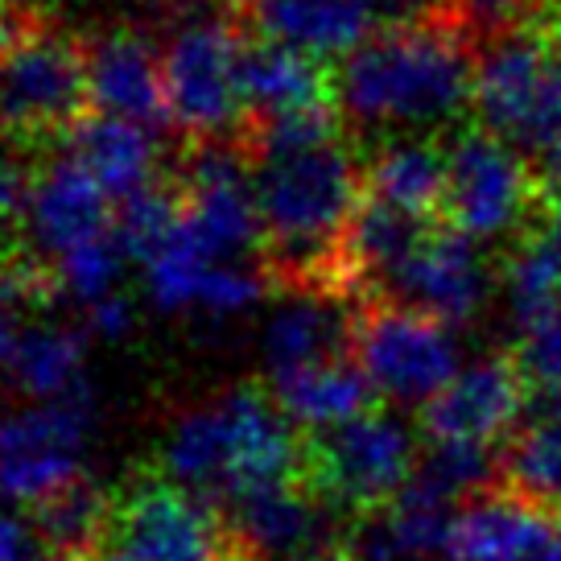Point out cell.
I'll return each instance as SVG.
<instances>
[{
    "instance_id": "obj_26",
    "label": "cell",
    "mask_w": 561,
    "mask_h": 561,
    "mask_svg": "<svg viewBox=\"0 0 561 561\" xmlns=\"http://www.w3.org/2000/svg\"><path fill=\"white\" fill-rule=\"evenodd\" d=\"M88 331L75 327H30L4 359V380L25 397V404L62 401L70 392L88 388Z\"/></svg>"
},
{
    "instance_id": "obj_35",
    "label": "cell",
    "mask_w": 561,
    "mask_h": 561,
    "mask_svg": "<svg viewBox=\"0 0 561 561\" xmlns=\"http://www.w3.org/2000/svg\"><path fill=\"white\" fill-rule=\"evenodd\" d=\"M133 322H137V306L124 298V294H112V298L95 301V306L83 310V327H88V334L104 339V343H121V339H128V334H133Z\"/></svg>"
},
{
    "instance_id": "obj_20",
    "label": "cell",
    "mask_w": 561,
    "mask_h": 561,
    "mask_svg": "<svg viewBox=\"0 0 561 561\" xmlns=\"http://www.w3.org/2000/svg\"><path fill=\"white\" fill-rule=\"evenodd\" d=\"M285 298L268 310L261 331V355L268 376L322 359H339L351 351L355 314L347 310L343 294L327 289H280Z\"/></svg>"
},
{
    "instance_id": "obj_18",
    "label": "cell",
    "mask_w": 561,
    "mask_h": 561,
    "mask_svg": "<svg viewBox=\"0 0 561 561\" xmlns=\"http://www.w3.org/2000/svg\"><path fill=\"white\" fill-rule=\"evenodd\" d=\"M244 30L261 42H277L306 58H351L380 34L368 0H236Z\"/></svg>"
},
{
    "instance_id": "obj_10",
    "label": "cell",
    "mask_w": 561,
    "mask_h": 561,
    "mask_svg": "<svg viewBox=\"0 0 561 561\" xmlns=\"http://www.w3.org/2000/svg\"><path fill=\"white\" fill-rule=\"evenodd\" d=\"M95 438V397L79 388L62 401L21 404L0 417V495L34 508L83 479V455Z\"/></svg>"
},
{
    "instance_id": "obj_2",
    "label": "cell",
    "mask_w": 561,
    "mask_h": 561,
    "mask_svg": "<svg viewBox=\"0 0 561 561\" xmlns=\"http://www.w3.org/2000/svg\"><path fill=\"white\" fill-rule=\"evenodd\" d=\"M474 42L455 21L380 30L334 70L343 121L371 133H421L450 124L474 95Z\"/></svg>"
},
{
    "instance_id": "obj_3",
    "label": "cell",
    "mask_w": 561,
    "mask_h": 561,
    "mask_svg": "<svg viewBox=\"0 0 561 561\" xmlns=\"http://www.w3.org/2000/svg\"><path fill=\"white\" fill-rule=\"evenodd\" d=\"M161 479L224 508L236 495L306 479V446L273 392L236 385L182 409L161 442Z\"/></svg>"
},
{
    "instance_id": "obj_14",
    "label": "cell",
    "mask_w": 561,
    "mask_h": 561,
    "mask_svg": "<svg viewBox=\"0 0 561 561\" xmlns=\"http://www.w3.org/2000/svg\"><path fill=\"white\" fill-rule=\"evenodd\" d=\"M528 404V376L504 355L474 359L421 409L430 446H483L512 434Z\"/></svg>"
},
{
    "instance_id": "obj_30",
    "label": "cell",
    "mask_w": 561,
    "mask_h": 561,
    "mask_svg": "<svg viewBox=\"0 0 561 561\" xmlns=\"http://www.w3.org/2000/svg\"><path fill=\"white\" fill-rule=\"evenodd\" d=\"M124 261H128V252H124V244L116 240V231H112V236H100V240L67 252L50 268H54V280H58V294L79 301L88 310L95 301L121 294Z\"/></svg>"
},
{
    "instance_id": "obj_1",
    "label": "cell",
    "mask_w": 561,
    "mask_h": 561,
    "mask_svg": "<svg viewBox=\"0 0 561 561\" xmlns=\"http://www.w3.org/2000/svg\"><path fill=\"white\" fill-rule=\"evenodd\" d=\"M264 268L280 289H327L347 298L351 224L368 203V178L347 140L310 153L256 161Z\"/></svg>"
},
{
    "instance_id": "obj_37",
    "label": "cell",
    "mask_w": 561,
    "mask_h": 561,
    "mask_svg": "<svg viewBox=\"0 0 561 561\" xmlns=\"http://www.w3.org/2000/svg\"><path fill=\"white\" fill-rule=\"evenodd\" d=\"M30 30H37L34 13H30V9H21L18 0H0V54L13 50Z\"/></svg>"
},
{
    "instance_id": "obj_29",
    "label": "cell",
    "mask_w": 561,
    "mask_h": 561,
    "mask_svg": "<svg viewBox=\"0 0 561 561\" xmlns=\"http://www.w3.org/2000/svg\"><path fill=\"white\" fill-rule=\"evenodd\" d=\"M182 231V198L178 186H149V191L133 194L116 203V240L124 244L128 261L153 264L178 244Z\"/></svg>"
},
{
    "instance_id": "obj_40",
    "label": "cell",
    "mask_w": 561,
    "mask_h": 561,
    "mask_svg": "<svg viewBox=\"0 0 561 561\" xmlns=\"http://www.w3.org/2000/svg\"><path fill=\"white\" fill-rule=\"evenodd\" d=\"M549 240H553V248L561 252V210H553V231H549Z\"/></svg>"
},
{
    "instance_id": "obj_38",
    "label": "cell",
    "mask_w": 561,
    "mask_h": 561,
    "mask_svg": "<svg viewBox=\"0 0 561 561\" xmlns=\"http://www.w3.org/2000/svg\"><path fill=\"white\" fill-rule=\"evenodd\" d=\"M537 186H541V198H549V207L561 210V140L545 153L541 170H537Z\"/></svg>"
},
{
    "instance_id": "obj_9",
    "label": "cell",
    "mask_w": 561,
    "mask_h": 561,
    "mask_svg": "<svg viewBox=\"0 0 561 561\" xmlns=\"http://www.w3.org/2000/svg\"><path fill=\"white\" fill-rule=\"evenodd\" d=\"M351 359L368 376L376 397L392 404H425L462 371L455 331L409 306H371L355 314Z\"/></svg>"
},
{
    "instance_id": "obj_42",
    "label": "cell",
    "mask_w": 561,
    "mask_h": 561,
    "mask_svg": "<svg viewBox=\"0 0 561 561\" xmlns=\"http://www.w3.org/2000/svg\"><path fill=\"white\" fill-rule=\"evenodd\" d=\"M434 561H455V558H434Z\"/></svg>"
},
{
    "instance_id": "obj_33",
    "label": "cell",
    "mask_w": 561,
    "mask_h": 561,
    "mask_svg": "<svg viewBox=\"0 0 561 561\" xmlns=\"http://www.w3.org/2000/svg\"><path fill=\"white\" fill-rule=\"evenodd\" d=\"M516 364L525 368L528 385L541 388V397L561 401V314H553L537 331L525 334Z\"/></svg>"
},
{
    "instance_id": "obj_11",
    "label": "cell",
    "mask_w": 561,
    "mask_h": 561,
    "mask_svg": "<svg viewBox=\"0 0 561 561\" xmlns=\"http://www.w3.org/2000/svg\"><path fill=\"white\" fill-rule=\"evenodd\" d=\"M442 149H446L442 215L450 228L483 244V240H504L525 224L541 186L520 158V149L491 137L488 128H462Z\"/></svg>"
},
{
    "instance_id": "obj_25",
    "label": "cell",
    "mask_w": 561,
    "mask_h": 561,
    "mask_svg": "<svg viewBox=\"0 0 561 561\" xmlns=\"http://www.w3.org/2000/svg\"><path fill=\"white\" fill-rule=\"evenodd\" d=\"M368 198L401 215L425 219L442 210L446 198V149L421 137H392L376 145L371 161L364 165Z\"/></svg>"
},
{
    "instance_id": "obj_39",
    "label": "cell",
    "mask_w": 561,
    "mask_h": 561,
    "mask_svg": "<svg viewBox=\"0 0 561 561\" xmlns=\"http://www.w3.org/2000/svg\"><path fill=\"white\" fill-rule=\"evenodd\" d=\"M13 343H18V334L9 331V322H0V368H4V359H9Z\"/></svg>"
},
{
    "instance_id": "obj_23",
    "label": "cell",
    "mask_w": 561,
    "mask_h": 561,
    "mask_svg": "<svg viewBox=\"0 0 561 561\" xmlns=\"http://www.w3.org/2000/svg\"><path fill=\"white\" fill-rule=\"evenodd\" d=\"M116 508L121 495L83 474L62 491H54L50 500L34 504L30 528L50 561H91L116 537Z\"/></svg>"
},
{
    "instance_id": "obj_8",
    "label": "cell",
    "mask_w": 561,
    "mask_h": 561,
    "mask_svg": "<svg viewBox=\"0 0 561 561\" xmlns=\"http://www.w3.org/2000/svg\"><path fill=\"white\" fill-rule=\"evenodd\" d=\"M83 37L37 25L0 54V133L21 140L67 137L88 116Z\"/></svg>"
},
{
    "instance_id": "obj_19",
    "label": "cell",
    "mask_w": 561,
    "mask_h": 561,
    "mask_svg": "<svg viewBox=\"0 0 561 561\" xmlns=\"http://www.w3.org/2000/svg\"><path fill=\"white\" fill-rule=\"evenodd\" d=\"M145 294L165 314L236 318L261 306L268 294V277L252 264L207 261L174 244L165 256L145 264Z\"/></svg>"
},
{
    "instance_id": "obj_34",
    "label": "cell",
    "mask_w": 561,
    "mask_h": 561,
    "mask_svg": "<svg viewBox=\"0 0 561 561\" xmlns=\"http://www.w3.org/2000/svg\"><path fill=\"white\" fill-rule=\"evenodd\" d=\"M371 13L388 30H413L430 21H450V0H368Z\"/></svg>"
},
{
    "instance_id": "obj_13",
    "label": "cell",
    "mask_w": 561,
    "mask_h": 561,
    "mask_svg": "<svg viewBox=\"0 0 561 561\" xmlns=\"http://www.w3.org/2000/svg\"><path fill=\"white\" fill-rule=\"evenodd\" d=\"M491 285L495 277L479 244L446 224V228H425L421 244L404 256V264L380 289L397 306L421 310L446 327H462L488 306Z\"/></svg>"
},
{
    "instance_id": "obj_5",
    "label": "cell",
    "mask_w": 561,
    "mask_h": 561,
    "mask_svg": "<svg viewBox=\"0 0 561 561\" xmlns=\"http://www.w3.org/2000/svg\"><path fill=\"white\" fill-rule=\"evenodd\" d=\"M471 107L491 137L520 153L561 140V42L545 25L488 42L474 67Z\"/></svg>"
},
{
    "instance_id": "obj_7",
    "label": "cell",
    "mask_w": 561,
    "mask_h": 561,
    "mask_svg": "<svg viewBox=\"0 0 561 561\" xmlns=\"http://www.w3.org/2000/svg\"><path fill=\"white\" fill-rule=\"evenodd\" d=\"M417 434L397 413H364L306 442V483L339 512L376 516L417 474Z\"/></svg>"
},
{
    "instance_id": "obj_22",
    "label": "cell",
    "mask_w": 561,
    "mask_h": 561,
    "mask_svg": "<svg viewBox=\"0 0 561 561\" xmlns=\"http://www.w3.org/2000/svg\"><path fill=\"white\" fill-rule=\"evenodd\" d=\"M67 158L79 161L116 203L158 186V133L116 116H83L67 133Z\"/></svg>"
},
{
    "instance_id": "obj_6",
    "label": "cell",
    "mask_w": 561,
    "mask_h": 561,
    "mask_svg": "<svg viewBox=\"0 0 561 561\" xmlns=\"http://www.w3.org/2000/svg\"><path fill=\"white\" fill-rule=\"evenodd\" d=\"M174 186L182 198L178 248L224 264H248V256L256 252L264 261L256 165L240 137L191 145Z\"/></svg>"
},
{
    "instance_id": "obj_21",
    "label": "cell",
    "mask_w": 561,
    "mask_h": 561,
    "mask_svg": "<svg viewBox=\"0 0 561 561\" xmlns=\"http://www.w3.org/2000/svg\"><path fill=\"white\" fill-rule=\"evenodd\" d=\"M268 380H273L268 392H273L280 413L289 417V425L314 434V438L331 434V430H343L347 421L371 413V397H376L368 376L347 355L322 359V364H306V368L277 371Z\"/></svg>"
},
{
    "instance_id": "obj_24",
    "label": "cell",
    "mask_w": 561,
    "mask_h": 561,
    "mask_svg": "<svg viewBox=\"0 0 561 561\" xmlns=\"http://www.w3.org/2000/svg\"><path fill=\"white\" fill-rule=\"evenodd\" d=\"M240 88H244V124L334 104V79L327 67L277 42H248Z\"/></svg>"
},
{
    "instance_id": "obj_41",
    "label": "cell",
    "mask_w": 561,
    "mask_h": 561,
    "mask_svg": "<svg viewBox=\"0 0 561 561\" xmlns=\"http://www.w3.org/2000/svg\"><path fill=\"white\" fill-rule=\"evenodd\" d=\"M91 561H128L121 553V549H104V553H100V558H91Z\"/></svg>"
},
{
    "instance_id": "obj_12",
    "label": "cell",
    "mask_w": 561,
    "mask_h": 561,
    "mask_svg": "<svg viewBox=\"0 0 561 561\" xmlns=\"http://www.w3.org/2000/svg\"><path fill=\"white\" fill-rule=\"evenodd\" d=\"M306 479L236 495L219 508L236 561H339L347 533Z\"/></svg>"
},
{
    "instance_id": "obj_4",
    "label": "cell",
    "mask_w": 561,
    "mask_h": 561,
    "mask_svg": "<svg viewBox=\"0 0 561 561\" xmlns=\"http://www.w3.org/2000/svg\"><path fill=\"white\" fill-rule=\"evenodd\" d=\"M244 18L240 4H215L198 0L161 46L165 62V91H170V116L174 128L191 145L231 140L244 128Z\"/></svg>"
},
{
    "instance_id": "obj_16",
    "label": "cell",
    "mask_w": 561,
    "mask_h": 561,
    "mask_svg": "<svg viewBox=\"0 0 561 561\" xmlns=\"http://www.w3.org/2000/svg\"><path fill=\"white\" fill-rule=\"evenodd\" d=\"M446 558L561 561V516L516 491H488L458 508Z\"/></svg>"
},
{
    "instance_id": "obj_36",
    "label": "cell",
    "mask_w": 561,
    "mask_h": 561,
    "mask_svg": "<svg viewBox=\"0 0 561 561\" xmlns=\"http://www.w3.org/2000/svg\"><path fill=\"white\" fill-rule=\"evenodd\" d=\"M34 549H37L34 528L21 525L18 516L4 508V495H0V561H25Z\"/></svg>"
},
{
    "instance_id": "obj_15",
    "label": "cell",
    "mask_w": 561,
    "mask_h": 561,
    "mask_svg": "<svg viewBox=\"0 0 561 561\" xmlns=\"http://www.w3.org/2000/svg\"><path fill=\"white\" fill-rule=\"evenodd\" d=\"M83 54H88V95L100 116L145 124L153 133L174 124L161 46H153L140 30H107L100 37H88Z\"/></svg>"
},
{
    "instance_id": "obj_32",
    "label": "cell",
    "mask_w": 561,
    "mask_h": 561,
    "mask_svg": "<svg viewBox=\"0 0 561 561\" xmlns=\"http://www.w3.org/2000/svg\"><path fill=\"white\" fill-rule=\"evenodd\" d=\"M58 298L54 268L25 252H0V322H13L25 310H42Z\"/></svg>"
},
{
    "instance_id": "obj_31",
    "label": "cell",
    "mask_w": 561,
    "mask_h": 561,
    "mask_svg": "<svg viewBox=\"0 0 561 561\" xmlns=\"http://www.w3.org/2000/svg\"><path fill=\"white\" fill-rule=\"evenodd\" d=\"M561 9V0H450V21L474 46L488 37H512L520 30H537Z\"/></svg>"
},
{
    "instance_id": "obj_17",
    "label": "cell",
    "mask_w": 561,
    "mask_h": 561,
    "mask_svg": "<svg viewBox=\"0 0 561 561\" xmlns=\"http://www.w3.org/2000/svg\"><path fill=\"white\" fill-rule=\"evenodd\" d=\"M25 224H30V240H34L37 256H46V264H54L75 248L116 231V198L79 161H70L62 153L46 170H37Z\"/></svg>"
},
{
    "instance_id": "obj_28",
    "label": "cell",
    "mask_w": 561,
    "mask_h": 561,
    "mask_svg": "<svg viewBox=\"0 0 561 561\" xmlns=\"http://www.w3.org/2000/svg\"><path fill=\"white\" fill-rule=\"evenodd\" d=\"M504 301L520 334L561 314V252L553 240H520L512 248L504 264Z\"/></svg>"
},
{
    "instance_id": "obj_27",
    "label": "cell",
    "mask_w": 561,
    "mask_h": 561,
    "mask_svg": "<svg viewBox=\"0 0 561 561\" xmlns=\"http://www.w3.org/2000/svg\"><path fill=\"white\" fill-rule=\"evenodd\" d=\"M504 479L516 495L541 508H561V401L541 397V409L512 434Z\"/></svg>"
}]
</instances>
